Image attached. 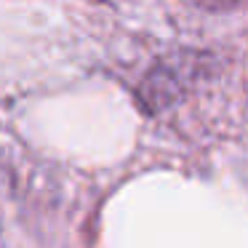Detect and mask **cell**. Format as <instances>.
I'll list each match as a JSON object with an SVG mask.
<instances>
[{"label": "cell", "mask_w": 248, "mask_h": 248, "mask_svg": "<svg viewBox=\"0 0 248 248\" xmlns=\"http://www.w3.org/2000/svg\"><path fill=\"white\" fill-rule=\"evenodd\" d=\"M208 3H214V6H230V3H235V0H208Z\"/></svg>", "instance_id": "1"}]
</instances>
